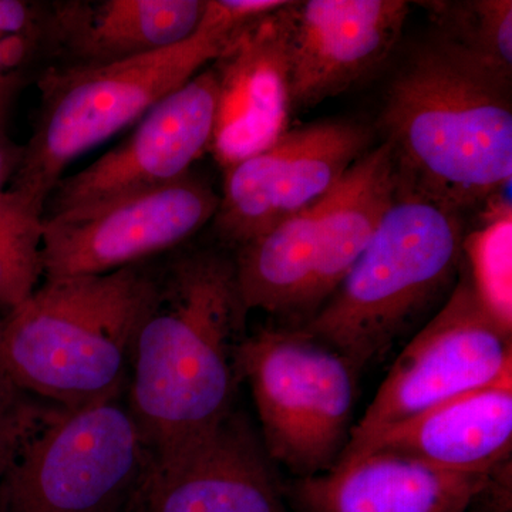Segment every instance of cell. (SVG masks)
Returning <instances> with one entry per match:
<instances>
[{"label":"cell","instance_id":"6da1fadb","mask_svg":"<svg viewBox=\"0 0 512 512\" xmlns=\"http://www.w3.org/2000/svg\"><path fill=\"white\" fill-rule=\"evenodd\" d=\"M234 259L177 256L134 340L130 413L151 456L200 439L234 412V333L242 325Z\"/></svg>","mask_w":512,"mask_h":512},{"label":"cell","instance_id":"7a4b0ae2","mask_svg":"<svg viewBox=\"0 0 512 512\" xmlns=\"http://www.w3.org/2000/svg\"><path fill=\"white\" fill-rule=\"evenodd\" d=\"M379 121L399 184L448 211L491 200L510 184V84L437 40L400 67Z\"/></svg>","mask_w":512,"mask_h":512},{"label":"cell","instance_id":"3957f363","mask_svg":"<svg viewBox=\"0 0 512 512\" xmlns=\"http://www.w3.org/2000/svg\"><path fill=\"white\" fill-rule=\"evenodd\" d=\"M157 286L158 276L141 264L45 279L0 323V360L10 379L67 410L111 402Z\"/></svg>","mask_w":512,"mask_h":512},{"label":"cell","instance_id":"277c9868","mask_svg":"<svg viewBox=\"0 0 512 512\" xmlns=\"http://www.w3.org/2000/svg\"><path fill=\"white\" fill-rule=\"evenodd\" d=\"M264 12L262 0H208L200 28L178 45L119 62L47 70L39 80L36 126L10 187L46 205L72 161L210 66L232 35Z\"/></svg>","mask_w":512,"mask_h":512},{"label":"cell","instance_id":"5b68a950","mask_svg":"<svg viewBox=\"0 0 512 512\" xmlns=\"http://www.w3.org/2000/svg\"><path fill=\"white\" fill-rule=\"evenodd\" d=\"M463 227L397 181L393 202L355 265L302 328L356 367L382 359L450 285L463 256Z\"/></svg>","mask_w":512,"mask_h":512},{"label":"cell","instance_id":"8992f818","mask_svg":"<svg viewBox=\"0 0 512 512\" xmlns=\"http://www.w3.org/2000/svg\"><path fill=\"white\" fill-rule=\"evenodd\" d=\"M268 457L298 478L328 473L352 433L357 369L302 328L262 329L235 349Z\"/></svg>","mask_w":512,"mask_h":512},{"label":"cell","instance_id":"52a82bcc","mask_svg":"<svg viewBox=\"0 0 512 512\" xmlns=\"http://www.w3.org/2000/svg\"><path fill=\"white\" fill-rule=\"evenodd\" d=\"M150 450L130 410L60 409L23 441L0 481L2 512H106L133 491Z\"/></svg>","mask_w":512,"mask_h":512},{"label":"cell","instance_id":"ba28073f","mask_svg":"<svg viewBox=\"0 0 512 512\" xmlns=\"http://www.w3.org/2000/svg\"><path fill=\"white\" fill-rule=\"evenodd\" d=\"M501 383H512L511 333L484 308L464 274L439 313L397 356L340 460L387 427L458 394Z\"/></svg>","mask_w":512,"mask_h":512},{"label":"cell","instance_id":"9c48e42d","mask_svg":"<svg viewBox=\"0 0 512 512\" xmlns=\"http://www.w3.org/2000/svg\"><path fill=\"white\" fill-rule=\"evenodd\" d=\"M220 194L194 173L153 190L43 218V278L103 275L170 251L217 214Z\"/></svg>","mask_w":512,"mask_h":512},{"label":"cell","instance_id":"30bf717a","mask_svg":"<svg viewBox=\"0 0 512 512\" xmlns=\"http://www.w3.org/2000/svg\"><path fill=\"white\" fill-rule=\"evenodd\" d=\"M369 128L319 121L288 131L271 147L224 170L214 229L241 247L279 221L322 200L372 148Z\"/></svg>","mask_w":512,"mask_h":512},{"label":"cell","instance_id":"8fae6325","mask_svg":"<svg viewBox=\"0 0 512 512\" xmlns=\"http://www.w3.org/2000/svg\"><path fill=\"white\" fill-rule=\"evenodd\" d=\"M217 79L211 66L158 101L126 141L50 192L45 215L83 210L164 187L191 173L210 148L217 116Z\"/></svg>","mask_w":512,"mask_h":512},{"label":"cell","instance_id":"7c38bea8","mask_svg":"<svg viewBox=\"0 0 512 512\" xmlns=\"http://www.w3.org/2000/svg\"><path fill=\"white\" fill-rule=\"evenodd\" d=\"M130 497L133 512H289L264 444L234 412L174 453L150 454Z\"/></svg>","mask_w":512,"mask_h":512},{"label":"cell","instance_id":"4fadbf2b","mask_svg":"<svg viewBox=\"0 0 512 512\" xmlns=\"http://www.w3.org/2000/svg\"><path fill=\"white\" fill-rule=\"evenodd\" d=\"M285 53L292 111L346 92L387 59L409 16L403 0L286 2Z\"/></svg>","mask_w":512,"mask_h":512},{"label":"cell","instance_id":"5bb4252c","mask_svg":"<svg viewBox=\"0 0 512 512\" xmlns=\"http://www.w3.org/2000/svg\"><path fill=\"white\" fill-rule=\"evenodd\" d=\"M282 8L237 30L210 64L218 99L208 151L222 170L261 153L289 130L293 111Z\"/></svg>","mask_w":512,"mask_h":512},{"label":"cell","instance_id":"9a60e30c","mask_svg":"<svg viewBox=\"0 0 512 512\" xmlns=\"http://www.w3.org/2000/svg\"><path fill=\"white\" fill-rule=\"evenodd\" d=\"M491 474L440 470L372 451L328 473L298 478L293 500L302 512H470Z\"/></svg>","mask_w":512,"mask_h":512},{"label":"cell","instance_id":"2e32d148","mask_svg":"<svg viewBox=\"0 0 512 512\" xmlns=\"http://www.w3.org/2000/svg\"><path fill=\"white\" fill-rule=\"evenodd\" d=\"M208 0H100L45 6L50 69L119 62L178 45L200 28Z\"/></svg>","mask_w":512,"mask_h":512},{"label":"cell","instance_id":"e0dca14e","mask_svg":"<svg viewBox=\"0 0 512 512\" xmlns=\"http://www.w3.org/2000/svg\"><path fill=\"white\" fill-rule=\"evenodd\" d=\"M511 450L512 383H501L458 394L387 427L339 463L392 451L440 470L491 474L510 461Z\"/></svg>","mask_w":512,"mask_h":512},{"label":"cell","instance_id":"ac0fdd59","mask_svg":"<svg viewBox=\"0 0 512 512\" xmlns=\"http://www.w3.org/2000/svg\"><path fill=\"white\" fill-rule=\"evenodd\" d=\"M316 204L237 248L235 279L242 312L256 309L289 318L308 315V322L319 311Z\"/></svg>","mask_w":512,"mask_h":512},{"label":"cell","instance_id":"d6986e66","mask_svg":"<svg viewBox=\"0 0 512 512\" xmlns=\"http://www.w3.org/2000/svg\"><path fill=\"white\" fill-rule=\"evenodd\" d=\"M396 190V163L383 141L366 151L316 204L322 306L365 251Z\"/></svg>","mask_w":512,"mask_h":512},{"label":"cell","instance_id":"ffe728a7","mask_svg":"<svg viewBox=\"0 0 512 512\" xmlns=\"http://www.w3.org/2000/svg\"><path fill=\"white\" fill-rule=\"evenodd\" d=\"M424 5L436 26L434 40L480 72L511 86V0H458Z\"/></svg>","mask_w":512,"mask_h":512},{"label":"cell","instance_id":"44dd1931","mask_svg":"<svg viewBox=\"0 0 512 512\" xmlns=\"http://www.w3.org/2000/svg\"><path fill=\"white\" fill-rule=\"evenodd\" d=\"M45 207L19 188L0 191V316L5 318L36 291L43 278Z\"/></svg>","mask_w":512,"mask_h":512},{"label":"cell","instance_id":"7402d4cb","mask_svg":"<svg viewBox=\"0 0 512 512\" xmlns=\"http://www.w3.org/2000/svg\"><path fill=\"white\" fill-rule=\"evenodd\" d=\"M511 204L490 202L484 225L464 237L470 281L484 308L512 333Z\"/></svg>","mask_w":512,"mask_h":512},{"label":"cell","instance_id":"603a6c76","mask_svg":"<svg viewBox=\"0 0 512 512\" xmlns=\"http://www.w3.org/2000/svg\"><path fill=\"white\" fill-rule=\"evenodd\" d=\"M2 319L0 316V323ZM50 414L26 399V393L13 383L0 360V423L39 424Z\"/></svg>","mask_w":512,"mask_h":512},{"label":"cell","instance_id":"cb8c5ba5","mask_svg":"<svg viewBox=\"0 0 512 512\" xmlns=\"http://www.w3.org/2000/svg\"><path fill=\"white\" fill-rule=\"evenodd\" d=\"M43 423H0V481L5 476L6 470H8L16 451L22 446L23 441L28 439L30 434L39 429Z\"/></svg>","mask_w":512,"mask_h":512},{"label":"cell","instance_id":"d4e9b609","mask_svg":"<svg viewBox=\"0 0 512 512\" xmlns=\"http://www.w3.org/2000/svg\"><path fill=\"white\" fill-rule=\"evenodd\" d=\"M470 512H512V498L500 491L485 488L474 501Z\"/></svg>","mask_w":512,"mask_h":512},{"label":"cell","instance_id":"484cf974","mask_svg":"<svg viewBox=\"0 0 512 512\" xmlns=\"http://www.w3.org/2000/svg\"><path fill=\"white\" fill-rule=\"evenodd\" d=\"M20 156H22V151L19 154H10L8 147L0 143V191L3 190L5 181L12 173L15 174L16 168H18L19 161H13V157L18 158Z\"/></svg>","mask_w":512,"mask_h":512},{"label":"cell","instance_id":"4316f807","mask_svg":"<svg viewBox=\"0 0 512 512\" xmlns=\"http://www.w3.org/2000/svg\"><path fill=\"white\" fill-rule=\"evenodd\" d=\"M5 82L6 76L5 73H3L2 64H0V89H2L3 86H5Z\"/></svg>","mask_w":512,"mask_h":512}]
</instances>
